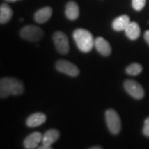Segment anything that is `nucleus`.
Segmentation results:
<instances>
[{
    "instance_id": "nucleus-19",
    "label": "nucleus",
    "mask_w": 149,
    "mask_h": 149,
    "mask_svg": "<svg viewBox=\"0 0 149 149\" xmlns=\"http://www.w3.org/2000/svg\"><path fill=\"white\" fill-rule=\"evenodd\" d=\"M143 133L145 136L149 137V117H147L144 121V127H143Z\"/></svg>"
},
{
    "instance_id": "nucleus-9",
    "label": "nucleus",
    "mask_w": 149,
    "mask_h": 149,
    "mask_svg": "<svg viewBox=\"0 0 149 149\" xmlns=\"http://www.w3.org/2000/svg\"><path fill=\"white\" fill-rule=\"evenodd\" d=\"M94 46L99 53L103 56H109L111 53V46L108 41L102 37H98L95 40Z\"/></svg>"
},
{
    "instance_id": "nucleus-14",
    "label": "nucleus",
    "mask_w": 149,
    "mask_h": 149,
    "mask_svg": "<svg viewBox=\"0 0 149 149\" xmlns=\"http://www.w3.org/2000/svg\"><path fill=\"white\" fill-rule=\"evenodd\" d=\"M130 22L129 17L126 15H123L115 19L112 24V27L115 31H125Z\"/></svg>"
},
{
    "instance_id": "nucleus-8",
    "label": "nucleus",
    "mask_w": 149,
    "mask_h": 149,
    "mask_svg": "<svg viewBox=\"0 0 149 149\" xmlns=\"http://www.w3.org/2000/svg\"><path fill=\"white\" fill-rule=\"evenodd\" d=\"M43 135L40 132H34L28 135L24 141V148L34 149L37 148L38 145L42 141Z\"/></svg>"
},
{
    "instance_id": "nucleus-13",
    "label": "nucleus",
    "mask_w": 149,
    "mask_h": 149,
    "mask_svg": "<svg viewBox=\"0 0 149 149\" xmlns=\"http://www.w3.org/2000/svg\"><path fill=\"white\" fill-rule=\"evenodd\" d=\"M59 137V132L56 129H49L45 132L42 137V145L51 146Z\"/></svg>"
},
{
    "instance_id": "nucleus-6",
    "label": "nucleus",
    "mask_w": 149,
    "mask_h": 149,
    "mask_svg": "<svg viewBox=\"0 0 149 149\" xmlns=\"http://www.w3.org/2000/svg\"><path fill=\"white\" fill-rule=\"evenodd\" d=\"M124 88L126 92L137 100L142 99L144 96V91L143 87L138 82L133 79H127L124 81Z\"/></svg>"
},
{
    "instance_id": "nucleus-20",
    "label": "nucleus",
    "mask_w": 149,
    "mask_h": 149,
    "mask_svg": "<svg viewBox=\"0 0 149 149\" xmlns=\"http://www.w3.org/2000/svg\"><path fill=\"white\" fill-rule=\"evenodd\" d=\"M144 37L145 40H146V42L149 44V31H146V32L144 33Z\"/></svg>"
},
{
    "instance_id": "nucleus-11",
    "label": "nucleus",
    "mask_w": 149,
    "mask_h": 149,
    "mask_svg": "<svg viewBox=\"0 0 149 149\" xmlns=\"http://www.w3.org/2000/svg\"><path fill=\"white\" fill-rule=\"evenodd\" d=\"M65 15L68 19L76 20L79 17V8L77 3L74 1H70L66 3L65 8Z\"/></svg>"
},
{
    "instance_id": "nucleus-2",
    "label": "nucleus",
    "mask_w": 149,
    "mask_h": 149,
    "mask_svg": "<svg viewBox=\"0 0 149 149\" xmlns=\"http://www.w3.org/2000/svg\"><path fill=\"white\" fill-rule=\"evenodd\" d=\"M72 37L77 48L83 53H88L94 46L95 40L93 35L88 30L84 29H76L74 31Z\"/></svg>"
},
{
    "instance_id": "nucleus-10",
    "label": "nucleus",
    "mask_w": 149,
    "mask_h": 149,
    "mask_svg": "<svg viewBox=\"0 0 149 149\" xmlns=\"http://www.w3.org/2000/svg\"><path fill=\"white\" fill-rule=\"evenodd\" d=\"M53 13V10L51 7L46 6L39 9L34 15L35 21L38 24H44L48 22Z\"/></svg>"
},
{
    "instance_id": "nucleus-16",
    "label": "nucleus",
    "mask_w": 149,
    "mask_h": 149,
    "mask_svg": "<svg viewBox=\"0 0 149 149\" xmlns=\"http://www.w3.org/2000/svg\"><path fill=\"white\" fill-rule=\"evenodd\" d=\"M13 14V12L10 7L6 3H2L0 6V23L3 24L10 21Z\"/></svg>"
},
{
    "instance_id": "nucleus-12",
    "label": "nucleus",
    "mask_w": 149,
    "mask_h": 149,
    "mask_svg": "<svg viewBox=\"0 0 149 149\" xmlns=\"http://www.w3.org/2000/svg\"><path fill=\"white\" fill-rule=\"evenodd\" d=\"M46 120V116L43 113H33L27 118L26 125L31 128L37 127L44 124Z\"/></svg>"
},
{
    "instance_id": "nucleus-17",
    "label": "nucleus",
    "mask_w": 149,
    "mask_h": 149,
    "mask_svg": "<svg viewBox=\"0 0 149 149\" xmlns=\"http://www.w3.org/2000/svg\"><path fill=\"white\" fill-rule=\"evenodd\" d=\"M142 71V66L138 63H133L126 68V73L129 75H138Z\"/></svg>"
},
{
    "instance_id": "nucleus-5",
    "label": "nucleus",
    "mask_w": 149,
    "mask_h": 149,
    "mask_svg": "<svg viewBox=\"0 0 149 149\" xmlns=\"http://www.w3.org/2000/svg\"><path fill=\"white\" fill-rule=\"evenodd\" d=\"M53 40L56 49L59 53L65 55L68 53L70 50V46L68 37L66 34H64L61 31H57L54 33Z\"/></svg>"
},
{
    "instance_id": "nucleus-4",
    "label": "nucleus",
    "mask_w": 149,
    "mask_h": 149,
    "mask_svg": "<svg viewBox=\"0 0 149 149\" xmlns=\"http://www.w3.org/2000/svg\"><path fill=\"white\" fill-rule=\"evenodd\" d=\"M19 35L24 40L29 42H37L40 40L44 35V32L40 27L33 25H28L22 28Z\"/></svg>"
},
{
    "instance_id": "nucleus-1",
    "label": "nucleus",
    "mask_w": 149,
    "mask_h": 149,
    "mask_svg": "<svg viewBox=\"0 0 149 149\" xmlns=\"http://www.w3.org/2000/svg\"><path fill=\"white\" fill-rule=\"evenodd\" d=\"M24 86L20 80L13 77H3L0 81V97L6 98L10 95H19L24 93Z\"/></svg>"
},
{
    "instance_id": "nucleus-15",
    "label": "nucleus",
    "mask_w": 149,
    "mask_h": 149,
    "mask_svg": "<svg viewBox=\"0 0 149 149\" xmlns=\"http://www.w3.org/2000/svg\"><path fill=\"white\" fill-rule=\"evenodd\" d=\"M126 35L130 40H135L139 37L141 33L140 27L137 22H131L125 29Z\"/></svg>"
},
{
    "instance_id": "nucleus-18",
    "label": "nucleus",
    "mask_w": 149,
    "mask_h": 149,
    "mask_svg": "<svg viewBox=\"0 0 149 149\" xmlns=\"http://www.w3.org/2000/svg\"><path fill=\"white\" fill-rule=\"evenodd\" d=\"M146 0H132V6L134 10L140 11L144 8Z\"/></svg>"
},
{
    "instance_id": "nucleus-7",
    "label": "nucleus",
    "mask_w": 149,
    "mask_h": 149,
    "mask_svg": "<svg viewBox=\"0 0 149 149\" xmlns=\"http://www.w3.org/2000/svg\"><path fill=\"white\" fill-rule=\"evenodd\" d=\"M56 69L60 72L71 77H76L79 73V70L75 65L67 60H59L55 64Z\"/></svg>"
},
{
    "instance_id": "nucleus-3",
    "label": "nucleus",
    "mask_w": 149,
    "mask_h": 149,
    "mask_svg": "<svg viewBox=\"0 0 149 149\" xmlns=\"http://www.w3.org/2000/svg\"><path fill=\"white\" fill-rule=\"evenodd\" d=\"M106 122L109 131L113 135H117L121 130L122 124L119 115L115 110L109 109L105 113Z\"/></svg>"
},
{
    "instance_id": "nucleus-21",
    "label": "nucleus",
    "mask_w": 149,
    "mask_h": 149,
    "mask_svg": "<svg viewBox=\"0 0 149 149\" xmlns=\"http://www.w3.org/2000/svg\"><path fill=\"white\" fill-rule=\"evenodd\" d=\"M37 148H39V149H51V148H52V147L45 146V145H42L40 147H37Z\"/></svg>"
},
{
    "instance_id": "nucleus-22",
    "label": "nucleus",
    "mask_w": 149,
    "mask_h": 149,
    "mask_svg": "<svg viewBox=\"0 0 149 149\" xmlns=\"http://www.w3.org/2000/svg\"><path fill=\"white\" fill-rule=\"evenodd\" d=\"M5 1H8V2H15V1H19V0H5Z\"/></svg>"
},
{
    "instance_id": "nucleus-23",
    "label": "nucleus",
    "mask_w": 149,
    "mask_h": 149,
    "mask_svg": "<svg viewBox=\"0 0 149 149\" xmlns=\"http://www.w3.org/2000/svg\"><path fill=\"white\" fill-rule=\"evenodd\" d=\"M91 149H101L102 148V147H99V146H96V147H91V148H90Z\"/></svg>"
}]
</instances>
